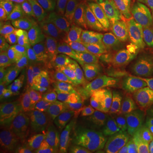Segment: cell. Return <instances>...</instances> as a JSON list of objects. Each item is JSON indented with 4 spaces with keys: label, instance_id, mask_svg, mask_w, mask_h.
Listing matches in <instances>:
<instances>
[{
    "label": "cell",
    "instance_id": "30bf717a",
    "mask_svg": "<svg viewBox=\"0 0 153 153\" xmlns=\"http://www.w3.org/2000/svg\"><path fill=\"white\" fill-rule=\"evenodd\" d=\"M145 121L146 119L140 117V114L126 107H119L113 110L100 127L112 136L133 131L142 125Z\"/></svg>",
    "mask_w": 153,
    "mask_h": 153
},
{
    "label": "cell",
    "instance_id": "74e56055",
    "mask_svg": "<svg viewBox=\"0 0 153 153\" xmlns=\"http://www.w3.org/2000/svg\"><path fill=\"white\" fill-rule=\"evenodd\" d=\"M38 153H49V150L48 149H46V148H43L40 152Z\"/></svg>",
    "mask_w": 153,
    "mask_h": 153
},
{
    "label": "cell",
    "instance_id": "5bb4252c",
    "mask_svg": "<svg viewBox=\"0 0 153 153\" xmlns=\"http://www.w3.org/2000/svg\"><path fill=\"white\" fill-rule=\"evenodd\" d=\"M112 0H74L92 24L105 22L112 11Z\"/></svg>",
    "mask_w": 153,
    "mask_h": 153
},
{
    "label": "cell",
    "instance_id": "f35d334b",
    "mask_svg": "<svg viewBox=\"0 0 153 153\" xmlns=\"http://www.w3.org/2000/svg\"><path fill=\"white\" fill-rule=\"evenodd\" d=\"M1 2H10V1H14V0H0Z\"/></svg>",
    "mask_w": 153,
    "mask_h": 153
},
{
    "label": "cell",
    "instance_id": "5b68a950",
    "mask_svg": "<svg viewBox=\"0 0 153 153\" xmlns=\"http://www.w3.org/2000/svg\"><path fill=\"white\" fill-rule=\"evenodd\" d=\"M71 106L75 122L93 128L98 122L91 94L90 83H82L64 92Z\"/></svg>",
    "mask_w": 153,
    "mask_h": 153
},
{
    "label": "cell",
    "instance_id": "4fadbf2b",
    "mask_svg": "<svg viewBox=\"0 0 153 153\" xmlns=\"http://www.w3.org/2000/svg\"><path fill=\"white\" fill-rule=\"evenodd\" d=\"M147 123L148 121L146 120L142 125L133 131L112 135L111 137L124 143L134 153H152L150 141L151 132Z\"/></svg>",
    "mask_w": 153,
    "mask_h": 153
},
{
    "label": "cell",
    "instance_id": "ba28073f",
    "mask_svg": "<svg viewBox=\"0 0 153 153\" xmlns=\"http://www.w3.org/2000/svg\"><path fill=\"white\" fill-rule=\"evenodd\" d=\"M70 47L66 41L49 35L23 42V49L28 55L52 61H57Z\"/></svg>",
    "mask_w": 153,
    "mask_h": 153
},
{
    "label": "cell",
    "instance_id": "9c48e42d",
    "mask_svg": "<svg viewBox=\"0 0 153 153\" xmlns=\"http://www.w3.org/2000/svg\"><path fill=\"white\" fill-rule=\"evenodd\" d=\"M153 18V0H136L132 13L128 33L141 48L146 46L147 33Z\"/></svg>",
    "mask_w": 153,
    "mask_h": 153
},
{
    "label": "cell",
    "instance_id": "d4e9b609",
    "mask_svg": "<svg viewBox=\"0 0 153 153\" xmlns=\"http://www.w3.org/2000/svg\"><path fill=\"white\" fill-rule=\"evenodd\" d=\"M54 110L58 122V129H65L70 126L77 123L75 122L71 106L62 93L55 98Z\"/></svg>",
    "mask_w": 153,
    "mask_h": 153
},
{
    "label": "cell",
    "instance_id": "d6986e66",
    "mask_svg": "<svg viewBox=\"0 0 153 153\" xmlns=\"http://www.w3.org/2000/svg\"><path fill=\"white\" fill-rule=\"evenodd\" d=\"M136 0H114L112 6V25L122 31H128Z\"/></svg>",
    "mask_w": 153,
    "mask_h": 153
},
{
    "label": "cell",
    "instance_id": "4316f807",
    "mask_svg": "<svg viewBox=\"0 0 153 153\" xmlns=\"http://www.w3.org/2000/svg\"><path fill=\"white\" fill-rule=\"evenodd\" d=\"M18 87L12 81L9 73L1 70L0 72V100L1 103H13L20 94Z\"/></svg>",
    "mask_w": 153,
    "mask_h": 153
},
{
    "label": "cell",
    "instance_id": "f546056e",
    "mask_svg": "<svg viewBox=\"0 0 153 153\" xmlns=\"http://www.w3.org/2000/svg\"><path fill=\"white\" fill-rule=\"evenodd\" d=\"M105 153H134L124 143L111 137V140L108 143Z\"/></svg>",
    "mask_w": 153,
    "mask_h": 153
},
{
    "label": "cell",
    "instance_id": "d590c367",
    "mask_svg": "<svg viewBox=\"0 0 153 153\" xmlns=\"http://www.w3.org/2000/svg\"><path fill=\"white\" fill-rule=\"evenodd\" d=\"M146 46H148L149 49L153 50V18L151 22L149 30L147 33V39H146Z\"/></svg>",
    "mask_w": 153,
    "mask_h": 153
},
{
    "label": "cell",
    "instance_id": "8fae6325",
    "mask_svg": "<svg viewBox=\"0 0 153 153\" xmlns=\"http://www.w3.org/2000/svg\"><path fill=\"white\" fill-rule=\"evenodd\" d=\"M35 71L34 87L46 91L56 97L62 93L57 78L56 66L52 60L32 57Z\"/></svg>",
    "mask_w": 153,
    "mask_h": 153
},
{
    "label": "cell",
    "instance_id": "7c38bea8",
    "mask_svg": "<svg viewBox=\"0 0 153 153\" xmlns=\"http://www.w3.org/2000/svg\"><path fill=\"white\" fill-rule=\"evenodd\" d=\"M49 29V26L44 19L42 9L33 7L30 9L27 17L22 27L15 33L12 42H27L43 37L47 35Z\"/></svg>",
    "mask_w": 153,
    "mask_h": 153
},
{
    "label": "cell",
    "instance_id": "836d02e7",
    "mask_svg": "<svg viewBox=\"0 0 153 153\" xmlns=\"http://www.w3.org/2000/svg\"><path fill=\"white\" fill-rule=\"evenodd\" d=\"M13 139L10 134L0 135V153H10Z\"/></svg>",
    "mask_w": 153,
    "mask_h": 153
},
{
    "label": "cell",
    "instance_id": "44dd1931",
    "mask_svg": "<svg viewBox=\"0 0 153 153\" xmlns=\"http://www.w3.org/2000/svg\"><path fill=\"white\" fill-rule=\"evenodd\" d=\"M31 130L41 140L58 130V122L54 109L45 110L33 123Z\"/></svg>",
    "mask_w": 153,
    "mask_h": 153
},
{
    "label": "cell",
    "instance_id": "277c9868",
    "mask_svg": "<svg viewBox=\"0 0 153 153\" xmlns=\"http://www.w3.org/2000/svg\"><path fill=\"white\" fill-rule=\"evenodd\" d=\"M89 83L99 125L101 126L117 107L115 103L117 82L105 74L93 71Z\"/></svg>",
    "mask_w": 153,
    "mask_h": 153
},
{
    "label": "cell",
    "instance_id": "e575fe53",
    "mask_svg": "<svg viewBox=\"0 0 153 153\" xmlns=\"http://www.w3.org/2000/svg\"><path fill=\"white\" fill-rule=\"evenodd\" d=\"M14 1H20V2L27 4L28 5L33 6V7L43 8L44 5L49 4L52 0H14Z\"/></svg>",
    "mask_w": 153,
    "mask_h": 153
},
{
    "label": "cell",
    "instance_id": "7402d4cb",
    "mask_svg": "<svg viewBox=\"0 0 153 153\" xmlns=\"http://www.w3.org/2000/svg\"><path fill=\"white\" fill-rule=\"evenodd\" d=\"M61 130L65 133L68 153H71L80 147L85 141L93 140L91 136L92 128L84 124L75 123Z\"/></svg>",
    "mask_w": 153,
    "mask_h": 153
},
{
    "label": "cell",
    "instance_id": "6da1fadb",
    "mask_svg": "<svg viewBox=\"0 0 153 153\" xmlns=\"http://www.w3.org/2000/svg\"><path fill=\"white\" fill-rule=\"evenodd\" d=\"M79 44V53L93 71L105 74L116 82L130 78L133 68L123 63L107 47L92 38Z\"/></svg>",
    "mask_w": 153,
    "mask_h": 153
},
{
    "label": "cell",
    "instance_id": "e0dca14e",
    "mask_svg": "<svg viewBox=\"0 0 153 153\" xmlns=\"http://www.w3.org/2000/svg\"><path fill=\"white\" fill-rule=\"evenodd\" d=\"M42 9L44 19L49 27L56 33H65L71 36L70 30L66 24L64 12L55 0L50 1Z\"/></svg>",
    "mask_w": 153,
    "mask_h": 153
},
{
    "label": "cell",
    "instance_id": "cb8c5ba5",
    "mask_svg": "<svg viewBox=\"0 0 153 153\" xmlns=\"http://www.w3.org/2000/svg\"><path fill=\"white\" fill-rule=\"evenodd\" d=\"M8 73L14 83L22 90L32 88L35 84V71L32 63V58L26 65L10 70Z\"/></svg>",
    "mask_w": 153,
    "mask_h": 153
},
{
    "label": "cell",
    "instance_id": "9a60e30c",
    "mask_svg": "<svg viewBox=\"0 0 153 153\" xmlns=\"http://www.w3.org/2000/svg\"><path fill=\"white\" fill-rule=\"evenodd\" d=\"M14 106L25 128L32 126L33 122L45 111L38 107L33 103L26 90L22 91L17 96L14 101Z\"/></svg>",
    "mask_w": 153,
    "mask_h": 153
},
{
    "label": "cell",
    "instance_id": "603a6c76",
    "mask_svg": "<svg viewBox=\"0 0 153 153\" xmlns=\"http://www.w3.org/2000/svg\"><path fill=\"white\" fill-rule=\"evenodd\" d=\"M32 57L27 53L19 48H3L1 47L0 67L1 70L8 71L24 66Z\"/></svg>",
    "mask_w": 153,
    "mask_h": 153
},
{
    "label": "cell",
    "instance_id": "7a4b0ae2",
    "mask_svg": "<svg viewBox=\"0 0 153 153\" xmlns=\"http://www.w3.org/2000/svg\"><path fill=\"white\" fill-rule=\"evenodd\" d=\"M92 38L107 47L125 65L133 69L136 66L142 48L129 33L105 23L99 27Z\"/></svg>",
    "mask_w": 153,
    "mask_h": 153
},
{
    "label": "cell",
    "instance_id": "8d00e7d4",
    "mask_svg": "<svg viewBox=\"0 0 153 153\" xmlns=\"http://www.w3.org/2000/svg\"><path fill=\"white\" fill-rule=\"evenodd\" d=\"M148 126H149V128H150V132H151V134H150V141H151V147H152V153H153V123L148 121Z\"/></svg>",
    "mask_w": 153,
    "mask_h": 153
},
{
    "label": "cell",
    "instance_id": "3957f363",
    "mask_svg": "<svg viewBox=\"0 0 153 153\" xmlns=\"http://www.w3.org/2000/svg\"><path fill=\"white\" fill-rule=\"evenodd\" d=\"M55 66L62 93L87 82L91 75L81 54L71 46L57 60Z\"/></svg>",
    "mask_w": 153,
    "mask_h": 153
},
{
    "label": "cell",
    "instance_id": "83f0119b",
    "mask_svg": "<svg viewBox=\"0 0 153 153\" xmlns=\"http://www.w3.org/2000/svg\"><path fill=\"white\" fill-rule=\"evenodd\" d=\"M26 92L29 98L38 107L43 110L54 109L55 97L51 94L37 88L27 89Z\"/></svg>",
    "mask_w": 153,
    "mask_h": 153
},
{
    "label": "cell",
    "instance_id": "f1b7e54d",
    "mask_svg": "<svg viewBox=\"0 0 153 153\" xmlns=\"http://www.w3.org/2000/svg\"><path fill=\"white\" fill-rule=\"evenodd\" d=\"M15 30L9 18L4 14H0V38L1 43L12 42Z\"/></svg>",
    "mask_w": 153,
    "mask_h": 153
},
{
    "label": "cell",
    "instance_id": "4dcf8cb0",
    "mask_svg": "<svg viewBox=\"0 0 153 153\" xmlns=\"http://www.w3.org/2000/svg\"><path fill=\"white\" fill-rule=\"evenodd\" d=\"M54 153H68L65 133L61 129H58L55 133Z\"/></svg>",
    "mask_w": 153,
    "mask_h": 153
},
{
    "label": "cell",
    "instance_id": "2e32d148",
    "mask_svg": "<svg viewBox=\"0 0 153 153\" xmlns=\"http://www.w3.org/2000/svg\"><path fill=\"white\" fill-rule=\"evenodd\" d=\"M128 81L134 83H153V50L143 49Z\"/></svg>",
    "mask_w": 153,
    "mask_h": 153
},
{
    "label": "cell",
    "instance_id": "484cf974",
    "mask_svg": "<svg viewBox=\"0 0 153 153\" xmlns=\"http://www.w3.org/2000/svg\"><path fill=\"white\" fill-rule=\"evenodd\" d=\"M42 141L32 130L22 133L13 138L10 153H35Z\"/></svg>",
    "mask_w": 153,
    "mask_h": 153
},
{
    "label": "cell",
    "instance_id": "1f68e13d",
    "mask_svg": "<svg viewBox=\"0 0 153 153\" xmlns=\"http://www.w3.org/2000/svg\"><path fill=\"white\" fill-rule=\"evenodd\" d=\"M131 83L137 88V89L142 94L143 96L148 101L153 104V83Z\"/></svg>",
    "mask_w": 153,
    "mask_h": 153
},
{
    "label": "cell",
    "instance_id": "52a82bcc",
    "mask_svg": "<svg viewBox=\"0 0 153 153\" xmlns=\"http://www.w3.org/2000/svg\"><path fill=\"white\" fill-rule=\"evenodd\" d=\"M64 12L71 36L78 44L85 42L93 33V26L74 0H55Z\"/></svg>",
    "mask_w": 153,
    "mask_h": 153
},
{
    "label": "cell",
    "instance_id": "ac0fdd59",
    "mask_svg": "<svg viewBox=\"0 0 153 153\" xmlns=\"http://www.w3.org/2000/svg\"><path fill=\"white\" fill-rule=\"evenodd\" d=\"M25 128L18 117L13 103H1L0 105V134H14Z\"/></svg>",
    "mask_w": 153,
    "mask_h": 153
},
{
    "label": "cell",
    "instance_id": "d6a6232c",
    "mask_svg": "<svg viewBox=\"0 0 153 153\" xmlns=\"http://www.w3.org/2000/svg\"><path fill=\"white\" fill-rule=\"evenodd\" d=\"M71 153H101L94 140H88Z\"/></svg>",
    "mask_w": 153,
    "mask_h": 153
},
{
    "label": "cell",
    "instance_id": "8992f818",
    "mask_svg": "<svg viewBox=\"0 0 153 153\" xmlns=\"http://www.w3.org/2000/svg\"><path fill=\"white\" fill-rule=\"evenodd\" d=\"M115 103L117 107L128 108L153 122V104L128 80L117 82Z\"/></svg>",
    "mask_w": 153,
    "mask_h": 153
},
{
    "label": "cell",
    "instance_id": "ffe728a7",
    "mask_svg": "<svg viewBox=\"0 0 153 153\" xmlns=\"http://www.w3.org/2000/svg\"><path fill=\"white\" fill-rule=\"evenodd\" d=\"M30 9L28 4L20 1L1 2L0 4V13L9 18L13 25L15 33L19 30L26 21Z\"/></svg>",
    "mask_w": 153,
    "mask_h": 153
}]
</instances>
